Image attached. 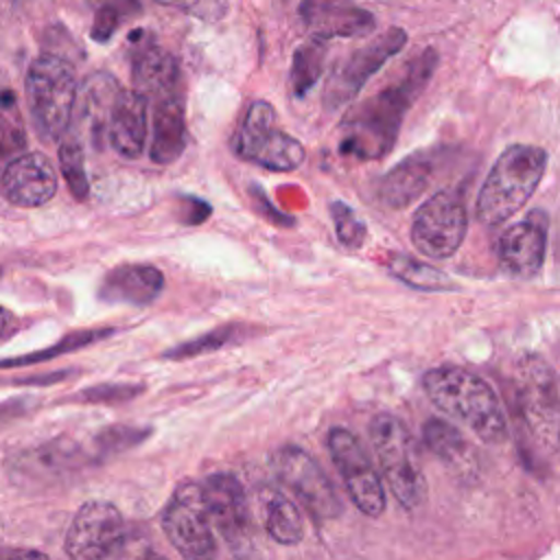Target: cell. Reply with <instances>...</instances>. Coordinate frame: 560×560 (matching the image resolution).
I'll return each mask as SVG.
<instances>
[{
    "instance_id": "obj_1",
    "label": "cell",
    "mask_w": 560,
    "mask_h": 560,
    "mask_svg": "<svg viewBox=\"0 0 560 560\" xmlns=\"http://www.w3.org/2000/svg\"><path fill=\"white\" fill-rule=\"evenodd\" d=\"M435 66V50H422L407 63L400 81L354 107L341 122L339 153L354 160H378L387 155L398 138L405 112L424 90Z\"/></svg>"
},
{
    "instance_id": "obj_2",
    "label": "cell",
    "mask_w": 560,
    "mask_h": 560,
    "mask_svg": "<svg viewBox=\"0 0 560 560\" xmlns=\"http://www.w3.org/2000/svg\"><path fill=\"white\" fill-rule=\"evenodd\" d=\"M429 400L446 416L466 424L481 442L501 444L508 435L505 411L494 389L475 372L440 365L422 376Z\"/></svg>"
},
{
    "instance_id": "obj_3",
    "label": "cell",
    "mask_w": 560,
    "mask_h": 560,
    "mask_svg": "<svg viewBox=\"0 0 560 560\" xmlns=\"http://www.w3.org/2000/svg\"><path fill=\"white\" fill-rule=\"evenodd\" d=\"M547 166V151L536 144H512L492 164L479 197L477 219L501 225L512 219L538 188Z\"/></svg>"
},
{
    "instance_id": "obj_4",
    "label": "cell",
    "mask_w": 560,
    "mask_h": 560,
    "mask_svg": "<svg viewBox=\"0 0 560 560\" xmlns=\"http://www.w3.org/2000/svg\"><path fill=\"white\" fill-rule=\"evenodd\" d=\"M24 90L37 133L46 140H61L79 98L72 63L55 52H42L28 66Z\"/></svg>"
},
{
    "instance_id": "obj_5",
    "label": "cell",
    "mask_w": 560,
    "mask_h": 560,
    "mask_svg": "<svg viewBox=\"0 0 560 560\" xmlns=\"http://www.w3.org/2000/svg\"><path fill=\"white\" fill-rule=\"evenodd\" d=\"M370 440L394 499L407 510L418 508L427 499V479L407 424L392 413H378L370 422Z\"/></svg>"
},
{
    "instance_id": "obj_6",
    "label": "cell",
    "mask_w": 560,
    "mask_h": 560,
    "mask_svg": "<svg viewBox=\"0 0 560 560\" xmlns=\"http://www.w3.org/2000/svg\"><path fill=\"white\" fill-rule=\"evenodd\" d=\"M232 151L245 162L278 173L295 171L306 158L302 142L280 127L278 114L267 101H254L247 107L234 131Z\"/></svg>"
},
{
    "instance_id": "obj_7",
    "label": "cell",
    "mask_w": 560,
    "mask_h": 560,
    "mask_svg": "<svg viewBox=\"0 0 560 560\" xmlns=\"http://www.w3.org/2000/svg\"><path fill=\"white\" fill-rule=\"evenodd\" d=\"M162 527L184 560H217V540L201 486L184 481L171 494Z\"/></svg>"
},
{
    "instance_id": "obj_8",
    "label": "cell",
    "mask_w": 560,
    "mask_h": 560,
    "mask_svg": "<svg viewBox=\"0 0 560 560\" xmlns=\"http://www.w3.org/2000/svg\"><path fill=\"white\" fill-rule=\"evenodd\" d=\"M468 212L459 190L446 188L431 195L413 214L411 243L429 258H451L464 243Z\"/></svg>"
},
{
    "instance_id": "obj_9",
    "label": "cell",
    "mask_w": 560,
    "mask_h": 560,
    "mask_svg": "<svg viewBox=\"0 0 560 560\" xmlns=\"http://www.w3.org/2000/svg\"><path fill=\"white\" fill-rule=\"evenodd\" d=\"M125 545L122 514L107 501L83 503L66 534V551L70 560H112Z\"/></svg>"
},
{
    "instance_id": "obj_10",
    "label": "cell",
    "mask_w": 560,
    "mask_h": 560,
    "mask_svg": "<svg viewBox=\"0 0 560 560\" xmlns=\"http://www.w3.org/2000/svg\"><path fill=\"white\" fill-rule=\"evenodd\" d=\"M273 470L280 481L302 501V505L319 521L337 518L341 514V499L317 466V462L300 446H282L271 457Z\"/></svg>"
},
{
    "instance_id": "obj_11",
    "label": "cell",
    "mask_w": 560,
    "mask_h": 560,
    "mask_svg": "<svg viewBox=\"0 0 560 560\" xmlns=\"http://www.w3.org/2000/svg\"><path fill=\"white\" fill-rule=\"evenodd\" d=\"M407 44V33L398 26L387 28L378 37H374L363 48L354 50L328 79L324 90V107L328 112L339 109L348 101H352L368 79L378 72L387 59L402 50Z\"/></svg>"
},
{
    "instance_id": "obj_12",
    "label": "cell",
    "mask_w": 560,
    "mask_h": 560,
    "mask_svg": "<svg viewBox=\"0 0 560 560\" xmlns=\"http://www.w3.org/2000/svg\"><path fill=\"white\" fill-rule=\"evenodd\" d=\"M328 451L359 512L372 518L381 516L385 512L383 481L359 440L348 429L335 427L328 433Z\"/></svg>"
},
{
    "instance_id": "obj_13",
    "label": "cell",
    "mask_w": 560,
    "mask_h": 560,
    "mask_svg": "<svg viewBox=\"0 0 560 560\" xmlns=\"http://www.w3.org/2000/svg\"><path fill=\"white\" fill-rule=\"evenodd\" d=\"M518 402L529 429L560 448V392L551 370L534 357L521 363Z\"/></svg>"
},
{
    "instance_id": "obj_14",
    "label": "cell",
    "mask_w": 560,
    "mask_h": 560,
    "mask_svg": "<svg viewBox=\"0 0 560 560\" xmlns=\"http://www.w3.org/2000/svg\"><path fill=\"white\" fill-rule=\"evenodd\" d=\"M208 514L221 538L236 551L249 542V508L241 481L230 472H212L203 486Z\"/></svg>"
},
{
    "instance_id": "obj_15",
    "label": "cell",
    "mask_w": 560,
    "mask_h": 560,
    "mask_svg": "<svg viewBox=\"0 0 560 560\" xmlns=\"http://www.w3.org/2000/svg\"><path fill=\"white\" fill-rule=\"evenodd\" d=\"M0 192L13 206L39 208L57 192V171L39 151L20 153L4 166Z\"/></svg>"
},
{
    "instance_id": "obj_16",
    "label": "cell",
    "mask_w": 560,
    "mask_h": 560,
    "mask_svg": "<svg viewBox=\"0 0 560 560\" xmlns=\"http://www.w3.org/2000/svg\"><path fill=\"white\" fill-rule=\"evenodd\" d=\"M547 214L532 210L523 221L510 225L499 238V260L512 278H534L545 262Z\"/></svg>"
},
{
    "instance_id": "obj_17",
    "label": "cell",
    "mask_w": 560,
    "mask_h": 560,
    "mask_svg": "<svg viewBox=\"0 0 560 560\" xmlns=\"http://www.w3.org/2000/svg\"><path fill=\"white\" fill-rule=\"evenodd\" d=\"M300 20L322 39L359 37L374 28V15L352 0H302Z\"/></svg>"
},
{
    "instance_id": "obj_18",
    "label": "cell",
    "mask_w": 560,
    "mask_h": 560,
    "mask_svg": "<svg viewBox=\"0 0 560 560\" xmlns=\"http://www.w3.org/2000/svg\"><path fill=\"white\" fill-rule=\"evenodd\" d=\"M133 90L153 103L164 96L182 94V72L177 59L158 44L142 42L131 55Z\"/></svg>"
},
{
    "instance_id": "obj_19",
    "label": "cell",
    "mask_w": 560,
    "mask_h": 560,
    "mask_svg": "<svg viewBox=\"0 0 560 560\" xmlns=\"http://www.w3.org/2000/svg\"><path fill=\"white\" fill-rule=\"evenodd\" d=\"M164 291V276L158 267L144 262H127L109 269L101 284L98 298L109 304L149 306Z\"/></svg>"
},
{
    "instance_id": "obj_20",
    "label": "cell",
    "mask_w": 560,
    "mask_h": 560,
    "mask_svg": "<svg viewBox=\"0 0 560 560\" xmlns=\"http://www.w3.org/2000/svg\"><path fill=\"white\" fill-rule=\"evenodd\" d=\"M435 171H438L435 151L411 153L378 179L376 195L389 208H405L429 188Z\"/></svg>"
},
{
    "instance_id": "obj_21",
    "label": "cell",
    "mask_w": 560,
    "mask_h": 560,
    "mask_svg": "<svg viewBox=\"0 0 560 560\" xmlns=\"http://www.w3.org/2000/svg\"><path fill=\"white\" fill-rule=\"evenodd\" d=\"M149 103L136 90H122L109 120L107 142L112 149L127 158L136 160L142 155L147 144V120H149Z\"/></svg>"
},
{
    "instance_id": "obj_22",
    "label": "cell",
    "mask_w": 560,
    "mask_h": 560,
    "mask_svg": "<svg viewBox=\"0 0 560 560\" xmlns=\"http://www.w3.org/2000/svg\"><path fill=\"white\" fill-rule=\"evenodd\" d=\"M151 105V142L149 158L155 164H173L186 147L184 96L173 94L158 98Z\"/></svg>"
},
{
    "instance_id": "obj_23",
    "label": "cell",
    "mask_w": 560,
    "mask_h": 560,
    "mask_svg": "<svg viewBox=\"0 0 560 560\" xmlns=\"http://www.w3.org/2000/svg\"><path fill=\"white\" fill-rule=\"evenodd\" d=\"M120 92L122 88L107 72L92 74L85 81V85L79 90V98H77L79 122L85 127V133L94 147H101L107 140L112 112Z\"/></svg>"
},
{
    "instance_id": "obj_24",
    "label": "cell",
    "mask_w": 560,
    "mask_h": 560,
    "mask_svg": "<svg viewBox=\"0 0 560 560\" xmlns=\"http://www.w3.org/2000/svg\"><path fill=\"white\" fill-rule=\"evenodd\" d=\"M262 521L273 540L280 545H295L304 536L302 514L295 503L278 490H262L260 494Z\"/></svg>"
},
{
    "instance_id": "obj_25",
    "label": "cell",
    "mask_w": 560,
    "mask_h": 560,
    "mask_svg": "<svg viewBox=\"0 0 560 560\" xmlns=\"http://www.w3.org/2000/svg\"><path fill=\"white\" fill-rule=\"evenodd\" d=\"M326 52H328L326 39L315 37V35H311L306 42H302L295 48L293 61H291V72H289V85H291V94L295 98H302L319 81L324 61H326Z\"/></svg>"
},
{
    "instance_id": "obj_26",
    "label": "cell",
    "mask_w": 560,
    "mask_h": 560,
    "mask_svg": "<svg viewBox=\"0 0 560 560\" xmlns=\"http://www.w3.org/2000/svg\"><path fill=\"white\" fill-rule=\"evenodd\" d=\"M387 269L394 278H398L400 282H405L407 287L420 289V291H453L457 289L455 282L442 273L440 269L420 262L411 256L405 254H392L387 260Z\"/></svg>"
},
{
    "instance_id": "obj_27",
    "label": "cell",
    "mask_w": 560,
    "mask_h": 560,
    "mask_svg": "<svg viewBox=\"0 0 560 560\" xmlns=\"http://www.w3.org/2000/svg\"><path fill=\"white\" fill-rule=\"evenodd\" d=\"M90 9L94 11L92 22V39L98 44H105L112 39V35L118 31L122 22L140 13L142 4L140 0H88Z\"/></svg>"
},
{
    "instance_id": "obj_28",
    "label": "cell",
    "mask_w": 560,
    "mask_h": 560,
    "mask_svg": "<svg viewBox=\"0 0 560 560\" xmlns=\"http://www.w3.org/2000/svg\"><path fill=\"white\" fill-rule=\"evenodd\" d=\"M424 444L446 464L451 466H462V462L468 459V444L464 440V435L448 422L431 418L424 429Z\"/></svg>"
},
{
    "instance_id": "obj_29",
    "label": "cell",
    "mask_w": 560,
    "mask_h": 560,
    "mask_svg": "<svg viewBox=\"0 0 560 560\" xmlns=\"http://www.w3.org/2000/svg\"><path fill=\"white\" fill-rule=\"evenodd\" d=\"M59 166H61V175L68 184L70 195L79 201H85L90 195V184H88V173H85V155H83L81 140L70 131L59 140Z\"/></svg>"
},
{
    "instance_id": "obj_30",
    "label": "cell",
    "mask_w": 560,
    "mask_h": 560,
    "mask_svg": "<svg viewBox=\"0 0 560 560\" xmlns=\"http://www.w3.org/2000/svg\"><path fill=\"white\" fill-rule=\"evenodd\" d=\"M114 330L112 328H103V330H79V332H70L66 335L63 339H59L55 346L46 348V350H37L33 354H24V357H15V359H2L0 361V370L2 368H18V365H31V363H39V361H50L59 354H66V352H72V350H79L88 343H94L107 335H112Z\"/></svg>"
},
{
    "instance_id": "obj_31",
    "label": "cell",
    "mask_w": 560,
    "mask_h": 560,
    "mask_svg": "<svg viewBox=\"0 0 560 560\" xmlns=\"http://www.w3.org/2000/svg\"><path fill=\"white\" fill-rule=\"evenodd\" d=\"M26 149V131L11 92L0 94V158Z\"/></svg>"
},
{
    "instance_id": "obj_32",
    "label": "cell",
    "mask_w": 560,
    "mask_h": 560,
    "mask_svg": "<svg viewBox=\"0 0 560 560\" xmlns=\"http://www.w3.org/2000/svg\"><path fill=\"white\" fill-rule=\"evenodd\" d=\"M236 335H238V326H234V324L219 326V328H212V330H208V332H203L195 339H188V341L175 346V348H168L164 352V359H190V357H197V354H206V352L223 348Z\"/></svg>"
},
{
    "instance_id": "obj_33",
    "label": "cell",
    "mask_w": 560,
    "mask_h": 560,
    "mask_svg": "<svg viewBox=\"0 0 560 560\" xmlns=\"http://www.w3.org/2000/svg\"><path fill=\"white\" fill-rule=\"evenodd\" d=\"M330 214H332V223H335V232H337V238L343 247L348 249H357L363 245L365 241V223L357 217V212L346 206L343 201H332L330 203Z\"/></svg>"
},
{
    "instance_id": "obj_34",
    "label": "cell",
    "mask_w": 560,
    "mask_h": 560,
    "mask_svg": "<svg viewBox=\"0 0 560 560\" xmlns=\"http://www.w3.org/2000/svg\"><path fill=\"white\" fill-rule=\"evenodd\" d=\"M147 433L149 431L140 429V427H127V424L107 427L96 435V444L101 446L103 453H118V451H125V448L142 442L147 438Z\"/></svg>"
},
{
    "instance_id": "obj_35",
    "label": "cell",
    "mask_w": 560,
    "mask_h": 560,
    "mask_svg": "<svg viewBox=\"0 0 560 560\" xmlns=\"http://www.w3.org/2000/svg\"><path fill=\"white\" fill-rule=\"evenodd\" d=\"M140 392H142L140 385L138 387L136 385H98L81 392V398L90 402H114V400H129Z\"/></svg>"
},
{
    "instance_id": "obj_36",
    "label": "cell",
    "mask_w": 560,
    "mask_h": 560,
    "mask_svg": "<svg viewBox=\"0 0 560 560\" xmlns=\"http://www.w3.org/2000/svg\"><path fill=\"white\" fill-rule=\"evenodd\" d=\"M182 208H186L182 212V221L186 223H201L210 214V206L203 199H195V197L182 199Z\"/></svg>"
},
{
    "instance_id": "obj_37",
    "label": "cell",
    "mask_w": 560,
    "mask_h": 560,
    "mask_svg": "<svg viewBox=\"0 0 560 560\" xmlns=\"http://www.w3.org/2000/svg\"><path fill=\"white\" fill-rule=\"evenodd\" d=\"M249 190H252V197H256V208H258L269 221H273V223H278V225H289V223H291L282 212H278V210L267 201V197H265V192L260 190V186L254 184Z\"/></svg>"
},
{
    "instance_id": "obj_38",
    "label": "cell",
    "mask_w": 560,
    "mask_h": 560,
    "mask_svg": "<svg viewBox=\"0 0 560 560\" xmlns=\"http://www.w3.org/2000/svg\"><path fill=\"white\" fill-rule=\"evenodd\" d=\"M0 560H48V558L33 549H2Z\"/></svg>"
},
{
    "instance_id": "obj_39",
    "label": "cell",
    "mask_w": 560,
    "mask_h": 560,
    "mask_svg": "<svg viewBox=\"0 0 560 560\" xmlns=\"http://www.w3.org/2000/svg\"><path fill=\"white\" fill-rule=\"evenodd\" d=\"M15 326V317L11 311H7L4 306H0V339L7 337Z\"/></svg>"
},
{
    "instance_id": "obj_40",
    "label": "cell",
    "mask_w": 560,
    "mask_h": 560,
    "mask_svg": "<svg viewBox=\"0 0 560 560\" xmlns=\"http://www.w3.org/2000/svg\"><path fill=\"white\" fill-rule=\"evenodd\" d=\"M158 4H164V7H177V9H186L190 4H195L197 0H153Z\"/></svg>"
},
{
    "instance_id": "obj_41",
    "label": "cell",
    "mask_w": 560,
    "mask_h": 560,
    "mask_svg": "<svg viewBox=\"0 0 560 560\" xmlns=\"http://www.w3.org/2000/svg\"><path fill=\"white\" fill-rule=\"evenodd\" d=\"M232 560H262L258 553H254L249 547L247 549H241V551H236V556L232 558Z\"/></svg>"
},
{
    "instance_id": "obj_42",
    "label": "cell",
    "mask_w": 560,
    "mask_h": 560,
    "mask_svg": "<svg viewBox=\"0 0 560 560\" xmlns=\"http://www.w3.org/2000/svg\"><path fill=\"white\" fill-rule=\"evenodd\" d=\"M140 558V553L138 556H129V551H127V545H125V549L118 553V556H114L112 560H138Z\"/></svg>"
},
{
    "instance_id": "obj_43",
    "label": "cell",
    "mask_w": 560,
    "mask_h": 560,
    "mask_svg": "<svg viewBox=\"0 0 560 560\" xmlns=\"http://www.w3.org/2000/svg\"><path fill=\"white\" fill-rule=\"evenodd\" d=\"M138 560H166V558H162L158 553H151V551H144V553H140Z\"/></svg>"
}]
</instances>
